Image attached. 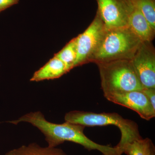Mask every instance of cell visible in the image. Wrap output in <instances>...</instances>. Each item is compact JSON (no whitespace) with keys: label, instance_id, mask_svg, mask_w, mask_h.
I'll return each instance as SVG.
<instances>
[{"label":"cell","instance_id":"obj_1","mask_svg":"<svg viewBox=\"0 0 155 155\" xmlns=\"http://www.w3.org/2000/svg\"><path fill=\"white\" fill-rule=\"evenodd\" d=\"M22 122L30 123L40 130L48 146L51 147L69 141L81 145L89 151L97 150L104 155H121L116 147L98 144L90 139L84 133L85 126L67 122L62 124L49 122L40 111L30 112L17 120L8 122L16 125Z\"/></svg>","mask_w":155,"mask_h":155},{"label":"cell","instance_id":"obj_2","mask_svg":"<svg viewBox=\"0 0 155 155\" xmlns=\"http://www.w3.org/2000/svg\"><path fill=\"white\" fill-rule=\"evenodd\" d=\"M142 42L129 27L106 28L91 63L131 60Z\"/></svg>","mask_w":155,"mask_h":155},{"label":"cell","instance_id":"obj_3","mask_svg":"<svg viewBox=\"0 0 155 155\" xmlns=\"http://www.w3.org/2000/svg\"><path fill=\"white\" fill-rule=\"evenodd\" d=\"M65 122L86 127L112 125L119 128L121 134V140L115 146L122 155V147L128 143L142 138L138 126L134 121L125 119L116 113H96L87 111L73 110L68 112L64 117Z\"/></svg>","mask_w":155,"mask_h":155},{"label":"cell","instance_id":"obj_4","mask_svg":"<svg viewBox=\"0 0 155 155\" xmlns=\"http://www.w3.org/2000/svg\"><path fill=\"white\" fill-rule=\"evenodd\" d=\"M96 64L104 95L143 89L131 60H118Z\"/></svg>","mask_w":155,"mask_h":155},{"label":"cell","instance_id":"obj_5","mask_svg":"<svg viewBox=\"0 0 155 155\" xmlns=\"http://www.w3.org/2000/svg\"><path fill=\"white\" fill-rule=\"evenodd\" d=\"M106 28L97 12L90 25L76 37L77 57L74 68L91 63Z\"/></svg>","mask_w":155,"mask_h":155},{"label":"cell","instance_id":"obj_6","mask_svg":"<svg viewBox=\"0 0 155 155\" xmlns=\"http://www.w3.org/2000/svg\"><path fill=\"white\" fill-rule=\"evenodd\" d=\"M97 13L107 28L128 27L134 5L131 0H96Z\"/></svg>","mask_w":155,"mask_h":155},{"label":"cell","instance_id":"obj_7","mask_svg":"<svg viewBox=\"0 0 155 155\" xmlns=\"http://www.w3.org/2000/svg\"><path fill=\"white\" fill-rule=\"evenodd\" d=\"M131 61L143 89L155 88V50L152 42H142Z\"/></svg>","mask_w":155,"mask_h":155},{"label":"cell","instance_id":"obj_8","mask_svg":"<svg viewBox=\"0 0 155 155\" xmlns=\"http://www.w3.org/2000/svg\"><path fill=\"white\" fill-rule=\"evenodd\" d=\"M104 96L111 102L135 111L142 119L147 121L155 117V109L142 91L116 93Z\"/></svg>","mask_w":155,"mask_h":155},{"label":"cell","instance_id":"obj_9","mask_svg":"<svg viewBox=\"0 0 155 155\" xmlns=\"http://www.w3.org/2000/svg\"><path fill=\"white\" fill-rule=\"evenodd\" d=\"M70 71L63 61L54 56L47 64L34 73L31 81H42L57 79Z\"/></svg>","mask_w":155,"mask_h":155},{"label":"cell","instance_id":"obj_10","mask_svg":"<svg viewBox=\"0 0 155 155\" xmlns=\"http://www.w3.org/2000/svg\"><path fill=\"white\" fill-rule=\"evenodd\" d=\"M128 27L142 41L152 42L154 38L155 30L134 6L129 19Z\"/></svg>","mask_w":155,"mask_h":155},{"label":"cell","instance_id":"obj_11","mask_svg":"<svg viewBox=\"0 0 155 155\" xmlns=\"http://www.w3.org/2000/svg\"><path fill=\"white\" fill-rule=\"evenodd\" d=\"M5 155H69L63 150L48 146L42 147L33 143L9 151Z\"/></svg>","mask_w":155,"mask_h":155},{"label":"cell","instance_id":"obj_12","mask_svg":"<svg viewBox=\"0 0 155 155\" xmlns=\"http://www.w3.org/2000/svg\"><path fill=\"white\" fill-rule=\"evenodd\" d=\"M154 150V145L150 138H141L125 144L121 153L127 155H150Z\"/></svg>","mask_w":155,"mask_h":155},{"label":"cell","instance_id":"obj_13","mask_svg":"<svg viewBox=\"0 0 155 155\" xmlns=\"http://www.w3.org/2000/svg\"><path fill=\"white\" fill-rule=\"evenodd\" d=\"M54 56L63 61L70 70L73 69L77 57L76 38L72 39L61 51Z\"/></svg>","mask_w":155,"mask_h":155},{"label":"cell","instance_id":"obj_14","mask_svg":"<svg viewBox=\"0 0 155 155\" xmlns=\"http://www.w3.org/2000/svg\"><path fill=\"white\" fill-rule=\"evenodd\" d=\"M134 7L143 15L155 30V0H131Z\"/></svg>","mask_w":155,"mask_h":155},{"label":"cell","instance_id":"obj_15","mask_svg":"<svg viewBox=\"0 0 155 155\" xmlns=\"http://www.w3.org/2000/svg\"><path fill=\"white\" fill-rule=\"evenodd\" d=\"M142 91L155 109V88H144Z\"/></svg>","mask_w":155,"mask_h":155},{"label":"cell","instance_id":"obj_16","mask_svg":"<svg viewBox=\"0 0 155 155\" xmlns=\"http://www.w3.org/2000/svg\"><path fill=\"white\" fill-rule=\"evenodd\" d=\"M19 2V0H0V13Z\"/></svg>","mask_w":155,"mask_h":155},{"label":"cell","instance_id":"obj_17","mask_svg":"<svg viewBox=\"0 0 155 155\" xmlns=\"http://www.w3.org/2000/svg\"><path fill=\"white\" fill-rule=\"evenodd\" d=\"M150 155H155V150L153 151L151 153V154H150Z\"/></svg>","mask_w":155,"mask_h":155},{"label":"cell","instance_id":"obj_18","mask_svg":"<svg viewBox=\"0 0 155 155\" xmlns=\"http://www.w3.org/2000/svg\"><path fill=\"white\" fill-rule=\"evenodd\" d=\"M102 155H103V154Z\"/></svg>","mask_w":155,"mask_h":155}]
</instances>
